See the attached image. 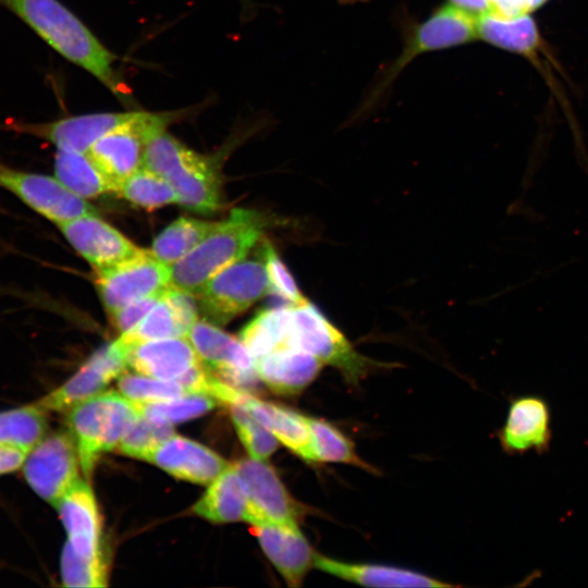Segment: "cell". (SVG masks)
<instances>
[{
  "label": "cell",
  "mask_w": 588,
  "mask_h": 588,
  "mask_svg": "<svg viewBox=\"0 0 588 588\" xmlns=\"http://www.w3.org/2000/svg\"><path fill=\"white\" fill-rule=\"evenodd\" d=\"M261 248L269 282V292H272L293 305H299L307 302L306 297L298 289L292 273L281 260L273 246L270 243L265 242Z\"/></svg>",
  "instance_id": "f35d334b"
},
{
  "label": "cell",
  "mask_w": 588,
  "mask_h": 588,
  "mask_svg": "<svg viewBox=\"0 0 588 588\" xmlns=\"http://www.w3.org/2000/svg\"><path fill=\"white\" fill-rule=\"evenodd\" d=\"M61 233L74 249L94 269L118 264L139 248L117 229L98 218V215L79 217L58 224Z\"/></svg>",
  "instance_id": "e0dca14e"
},
{
  "label": "cell",
  "mask_w": 588,
  "mask_h": 588,
  "mask_svg": "<svg viewBox=\"0 0 588 588\" xmlns=\"http://www.w3.org/2000/svg\"><path fill=\"white\" fill-rule=\"evenodd\" d=\"M118 385L120 393L134 402L167 401L188 393L176 380L158 379L137 372L121 375Z\"/></svg>",
  "instance_id": "8d00e7d4"
},
{
  "label": "cell",
  "mask_w": 588,
  "mask_h": 588,
  "mask_svg": "<svg viewBox=\"0 0 588 588\" xmlns=\"http://www.w3.org/2000/svg\"><path fill=\"white\" fill-rule=\"evenodd\" d=\"M54 506L74 551L83 558H100V514L90 486L78 478Z\"/></svg>",
  "instance_id": "d6986e66"
},
{
  "label": "cell",
  "mask_w": 588,
  "mask_h": 588,
  "mask_svg": "<svg viewBox=\"0 0 588 588\" xmlns=\"http://www.w3.org/2000/svg\"><path fill=\"white\" fill-rule=\"evenodd\" d=\"M241 477L254 514L252 525L271 522L297 526L303 514L271 465L253 457L233 464Z\"/></svg>",
  "instance_id": "4fadbf2b"
},
{
  "label": "cell",
  "mask_w": 588,
  "mask_h": 588,
  "mask_svg": "<svg viewBox=\"0 0 588 588\" xmlns=\"http://www.w3.org/2000/svg\"><path fill=\"white\" fill-rule=\"evenodd\" d=\"M196 107L170 111L138 110L130 121L95 142L86 151L94 164L115 186L144 167L149 142L171 124L193 114Z\"/></svg>",
  "instance_id": "5b68a950"
},
{
  "label": "cell",
  "mask_w": 588,
  "mask_h": 588,
  "mask_svg": "<svg viewBox=\"0 0 588 588\" xmlns=\"http://www.w3.org/2000/svg\"><path fill=\"white\" fill-rule=\"evenodd\" d=\"M56 177L70 191L83 198L115 194V186L94 164L86 154L57 149Z\"/></svg>",
  "instance_id": "83f0119b"
},
{
  "label": "cell",
  "mask_w": 588,
  "mask_h": 588,
  "mask_svg": "<svg viewBox=\"0 0 588 588\" xmlns=\"http://www.w3.org/2000/svg\"><path fill=\"white\" fill-rule=\"evenodd\" d=\"M195 297L169 285L139 323L121 336L131 342L187 336L197 321Z\"/></svg>",
  "instance_id": "44dd1931"
},
{
  "label": "cell",
  "mask_w": 588,
  "mask_h": 588,
  "mask_svg": "<svg viewBox=\"0 0 588 588\" xmlns=\"http://www.w3.org/2000/svg\"><path fill=\"white\" fill-rule=\"evenodd\" d=\"M138 109L120 112H94L59 120L21 124V132L42 138L61 150L86 154L90 146L117 126L133 119Z\"/></svg>",
  "instance_id": "9a60e30c"
},
{
  "label": "cell",
  "mask_w": 588,
  "mask_h": 588,
  "mask_svg": "<svg viewBox=\"0 0 588 588\" xmlns=\"http://www.w3.org/2000/svg\"><path fill=\"white\" fill-rule=\"evenodd\" d=\"M477 20V16L451 3L437 9L424 23L413 29L399 59L391 64L372 89L364 108L372 106L399 73L418 54L464 45L479 38Z\"/></svg>",
  "instance_id": "ba28073f"
},
{
  "label": "cell",
  "mask_w": 588,
  "mask_h": 588,
  "mask_svg": "<svg viewBox=\"0 0 588 588\" xmlns=\"http://www.w3.org/2000/svg\"><path fill=\"white\" fill-rule=\"evenodd\" d=\"M215 222L181 217L169 224L155 240L152 254L167 266L191 253L215 228Z\"/></svg>",
  "instance_id": "f546056e"
},
{
  "label": "cell",
  "mask_w": 588,
  "mask_h": 588,
  "mask_svg": "<svg viewBox=\"0 0 588 588\" xmlns=\"http://www.w3.org/2000/svg\"><path fill=\"white\" fill-rule=\"evenodd\" d=\"M259 379L273 392L293 395L307 388L320 372L323 363L295 347H279L255 360Z\"/></svg>",
  "instance_id": "cb8c5ba5"
},
{
  "label": "cell",
  "mask_w": 588,
  "mask_h": 588,
  "mask_svg": "<svg viewBox=\"0 0 588 588\" xmlns=\"http://www.w3.org/2000/svg\"><path fill=\"white\" fill-rule=\"evenodd\" d=\"M269 292L264 257H244L218 272L197 295L211 323L225 324Z\"/></svg>",
  "instance_id": "52a82bcc"
},
{
  "label": "cell",
  "mask_w": 588,
  "mask_h": 588,
  "mask_svg": "<svg viewBox=\"0 0 588 588\" xmlns=\"http://www.w3.org/2000/svg\"><path fill=\"white\" fill-rule=\"evenodd\" d=\"M450 3L477 17L492 12L489 0H450Z\"/></svg>",
  "instance_id": "7bdbcfd3"
},
{
  "label": "cell",
  "mask_w": 588,
  "mask_h": 588,
  "mask_svg": "<svg viewBox=\"0 0 588 588\" xmlns=\"http://www.w3.org/2000/svg\"><path fill=\"white\" fill-rule=\"evenodd\" d=\"M307 422L311 437L314 462L346 463L367 467L356 454L352 441L333 425L314 417H307Z\"/></svg>",
  "instance_id": "d6a6232c"
},
{
  "label": "cell",
  "mask_w": 588,
  "mask_h": 588,
  "mask_svg": "<svg viewBox=\"0 0 588 588\" xmlns=\"http://www.w3.org/2000/svg\"><path fill=\"white\" fill-rule=\"evenodd\" d=\"M342 4H354L357 2H366L368 0H338Z\"/></svg>",
  "instance_id": "f6af8a7d"
},
{
  "label": "cell",
  "mask_w": 588,
  "mask_h": 588,
  "mask_svg": "<svg viewBox=\"0 0 588 588\" xmlns=\"http://www.w3.org/2000/svg\"><path fill=\"white\" fill-rule=\"evenodd\" d=\"M27 453L17 449L0 446V475L16 470L22 466Z\"/></svg>",
  "instance_id": "60d3db41"
},
{
  "label": "cell",
  "mask_w": 588,
  "mask_h": 588,
  "mask_svg": "<svg viewBox=\"0 0 588 588\" xmlns=\"http://www.w3.org/2000/svg\"><path fill=\"white\" fill-rule=\"evenodd\" d=\"M144 167L164 177L186 209L209 215L220 207V180L213 160L168 131L149 142Z\"/></svg>",
  "instance_id": "3957f363"
},
{
  "label": "cell",
  "mask_w": 588,
  "mask_h": 588,
  "mask_svg": "<svg viewBox=\"0 0 588 588\" xmlns=\"http://www.w3.org/2000/svg\"><path fill=\"white\" fill-rule=\"evenodd\" d=\"M94 270L108 315L137 299L161 293L170 285V267L147 249L139 248L118 264Z\"/></svg>",
  "instance_id": "9c48e42d"
},
{
  "label": "cell",
  "mask_w": 588,
  "mask_h": 588,
  "mask_svg": "<svg viewBox=\"0 0 588 588\" xmlns=\"http://www.w3.org/2000/svg\"><path fill=\"white\" fill-rule=\"evenodd\" d=\"M230 406L234 427L249 457L266 461L277 450L279 440L242 406Z\"/></svg>",
  "instance_id": "74e56055"
},
{
  "label": "cell",
  "mask_w": 588,
  "mask_h": 588,
  "mask_svg": "<svg viewBox=\"0 0 588 588\" xmlns=\"http://www.w3.org/2000/svg\"><path fill=\"white\" fill-rule=\"evenodd\" d=\"M0 187L57 224L97 215L91 205L70 191L57 177L16 170L0 163Z\"/></svg>",
  "instance_id": "8fae6325"
},
{
  "label": "cell",
  "mask_w": 588,
  "mask_h": 588,
  "mask_svg": "<svg viewBox=\"0 0 588 588\" xmlns=\"http://www.w3.org/2000/svg\"><path fill=\"white\" fill-rule=\"evenodd\" d=\"M46 411L36 403L0 413V446L28 453L45 436Z\"/></svg>",
  "instance_id": "4dcf8cb0"
},
{
  "label": "cell",
  "mask_w": 588,
  "mask_h": 588,
  "mask_svg": "<svg viewBox=\"0 0 588 588\" xmlns=\"http://www.w3.org/2000/svg\"><path fill=\"white\" fill-rule=\"evenodd\" d=\"M291 305L259 311L240 332V340L255 358L286 346L291 328Z\"/></svg>",
  "instance_id": "f1b7e54d"
},
{
  "label": "cell",
  "mask_w": 588,
  "mask_h": 588,
  "mask_svg": "<svg viewBox=\"0 0 588 588\" xmlns=\"http://www.w3.org/2000/svg\"><path fill=\"white\" fill-rule=\"evenodd\" d=\"M193 512L212 523L253 522V510L233 464H230L193 506Z\"/></svg>",
  "instance_id": "484cf974"
},
{
  "label": "cell",
  "mask_w": 588,
  "mask_h": 588,
  "mask_svg": "<svg viewBox=\"0 0 588 588\" xmlns=\"http://www.w3.org/2000/svg\"><path fill=\"white\" fill-rule=\"evenodd\" d=\"M61 578L66 587H106L107 568L102 556L87 559L74 551L69 542L61 554Z\"/></svg>",
  "instance_id": "d590c367"
},
{
  "label": "cell",
  "mask_w": 588,
  "mask_h": 588,
  "mask_svg": "<svg viewBox=\"0 0 588 588\" xmlns=\"http://www.w3.org/2000/svg\"><path fill=\"white\" fill-rule=\"evenodd\" d=\"M253 527L265 554L287 585L301 586L314 566L315 552L298 526L259 522Z\"/></svg>",
  "instance_id": "ffe728a7"
},
{
  "label": "cell",
  "mask_w": 588,
  "mask_h": 588,
  "mask_svg": "<svg viewBox=\"0 0 588 588\" xmlns=\"http://www.w3.org/2000/svg\"><path fill=\"white\" fill-rule=\"evenodd\" d=\"M492 5V14L502 17H514L529 13L522 0H489Z\"/></svg>",
  "instance_id": "b9f144b4"
},
{
  "label": "cell",
  "mask_w": 588,
  "mask_h": 588,
  "mask_svg": "<svg viewBox=\"0 0 588 588\" xmlns=\"http://www.w3.org/2000/svg\"><path fill=\"white\" fill-rule=\"evenodd\" d=\"M550 437V412L543 399L526 395L512 401L500 436L505 451L541 452L548 448Z\"/></svg>",
  "instance_id": "7402d4cb"
},
{
  "label": "cell",
  "mask_w": 588,
  "mask_h": 588,
  "mask_svg": "<svg viewBox=\"0 0 588 588\" xmlns=\"http://www.w3.org/2000/svg\"><path fill=\"white\" fill-rule=\"evenodd\" d=\"M117 195L147 210L177 203V196L170 183L145 167L123 180L118 186Z\"/></svg>",
  "instance_id": "1f68e13d"
},
{
  "label": "cell",
  "mask_w": 588,
  "mask_h": 588,
  "mask_svg": "<svg viewBox=\"0 0 588 588\" xmlns=\"http://www.w3.org/2000/svg\"><path fill=\"white\" fill-rule=\"evenodd\" d=\"M68 427L86 478L103 452L117 449L140 416L137 403L115 391L101 392L68 411Z\"/></svg>",
  "instance_id": "277c9868"
},
{
  "label": "cell",
  "mask_w": 588,
  "mask_h": 588,
  "mask_svg": "<svg viewBox=\"0 0 588 588\" xmlns=\"http://www.w3.org/2000/svg\"><path fill=\"white\" fill-rule=\"evenodd\" d=\"M172 434V425L140 415L126 430L117 451L147 461L150 453Z\"/></svg>",
  "instance_id": "e575fe53"
},
{
  "label": "cell",
  "mask_w": 588,
  "mask_h": 588,
  "mask_svg": "<svg viewBox=\"0 0 588 588\" xmlns=\"http://www.w3.org/2000/svg\"><path fill=\"white\" fill-rule=\"evenodd\" d=\"M147 461L173 477L200 485H209L230 465L207 446L175 433L160 443Z\"/></svg>",
  "instance_id": "ac0fdd59"
},
{
  "label": "cell",
  "mask_w": 588,
  "mask_h": 588,
  "mask_svg": "<svg viewBox=\"0 0 588 588\" xmlns=\"http://www.w3.org/2000/svg\"><path fill=\"white\" fill-rule=\"evenodd\" d=\"M240 405L275 436L279 442L307 462H314L307 416L290 408L262 401L238 390L231 405Z\"/></svg>",
  "instance_id": "603a6c76"
},
{
  "label": "cell",
  "mask_w": 588,
  "mask_h": 588,
  "mask_svg": "<svg viewBox=\"0 0 588 588\" xmlns=\"http://www.w3.org/2000/svg\"><path fill=\"white\" fill-rule=\"evenodd\" d=\"M163 292L137 299L109 315L111 323L121 333L132 330L158 303Z\"/></svg>",
  "instance_id": "ab89813d"
},
{
  "label": "cell",
  "mask_w": 588,
  "mask_h": 588,
  "mask_svg": "<svg viewBox=\"0 0 588 588\" xmlns=\"http://www.w3.org/2000/svg\"><path fill=\"white\" fill-rule=\"evenodd\" d=\"M267 223L257 211L233 209L191 253L170 266V285L197 296L218 272L246 257Z\"/></svg>",
  "instance_id": "7a4b0ae2"
},
{
  "label": "cell",
  "mask_w": 588,
  "mask_h": 588,
  "mask_svg": "<svg viewBox=\"0 0 588 588\" xmlns=\"http://www.w3.org/2000/svg\"><path fill=\"white\" fill-rule=\"evenodd\" d=\"M50 48L99 81L118 100L137 109L133 94L115 69L119 57L59 0H1Z\"/></svg>",
  "instance_id": "6da1fadb"
},
{
  "label": "cell",
  "mask_w": 588,
  "mask_h": 588,
  "mask_svg": "<svg viewBox=\"0 0 588 588\" xmlns=\"http://www.w3.org/2000/svg\"><path fill=\"white\" fill-rule=\"evenodd\" d=\"M286 346L303 350L335 367L351 382H357L373 365L308 301L292 304Z\"/></svg>",
  "instance_id": "8992f818"
},
{
  "label": "cell",
  "mask_w": 588,
  "mask_h": 588,
  "mask_svg": "<svg viewBox=\"0 0 588 588\" xmlns=\"http://www.w3.org/2000/svg\"><path fill=\"white\" fill-rule=\"evenodd\" d=\"M218 402L208 394L187 393L167 401L136 403L140 415L173 425L211 411Z\"/></svg>",
  "instance_id": "836d02e7"
},
{
  "label": "cell",
  "mask_w": 588,
  "mask_h": 588,
  "mask_svg": "<svg viewBox=\"0 0 588 588\" xmlns=\"http://www.w3.org/2000/svg\"><path fill=\"white\" fill-rule=\"evenodd\" d=\"M314 566L335 577L369 587H452L411 569L365 563H347L315 553Z\"/></svg>",
  "instance_id": "d4e9b609"
},
{
  "label": "cell",
  "mask_w": 588,
  "mask_h": 588,
  "mask_svg": "<svg viewBox=\"0 0 588 588\" xmlns=\"http://www.w3.org/2000/svg\"><path fill=\"white\" fill-rule=\"evenodd\" d=\"M191 341L201 362L224 382L240 390L252 388L259 379L255 358L241 340L223 332L208 320L191 328Z\"/></svg>",
  "instance_id": "7c38bea8"
},
{
  "label": "cell",
  "mask_w": 588,
  "mask_h": 588,
  "mask_svg": "<svg viewBox=\"0 0 588 588\" xmlns=\"http://www.w3.org/2000/svg\"><path fill=\"white\" fill-rule=\"evenodd\" d=\"M478 37L494 47L535 58L540 47L537 25L528 13L502 17L492 13L477 20Z\"/></svg>",
  "instance_id": "4316f807"
},
{
  "label": "cell",
  "mask_w": 588,
  "mask_h": 588,
  "mask_svg": "<svg viewBox=\"0 0 588 588\" xmlns=\"http://www.w3.org/2000/svg\"><path fill=\"white\" fill-rule=\"evenodd\" d=\"M23 474L29 487L53 506L79 478V458L70 432L45 436L26 455Z\"/></svg>",
  "instance_id": "30bf717a"
},
{
  "label": "cell",
  "mask_w": 588,
  "mask_h": 588,
  "mask_svg": "<svg viewBox=\"0 0 588 588\" xmlns=\"http://www.w3.org/2000/svg\"><path fill=\"white\" fill-rule=\"evenodd\" d=\"M127 366L126 356L117 341L95 352L61 387L36 402L48 411L65 412L101 393Z\"/></svg>",
  "instance_id": "5bb4252c"
},
{
  "label": "cell",
  "mask_w": 588,
  "mask_h": 588,
  "mask_svg": "<svg viewBox=\"0 0 588 588\" xmlns=\"http://www.w3.org/2000/svg\"><path fill=\"white\" fill-rule=\"evenodd\" d=\"M115 341L125 353L127 366L140 375L177 380L203 363L187 336L140 342L120 336Z\"/></svg>",
  "instance_id": "2e32d148"
},
{
  "label": "cell",
  "mask_w": 588,
  "mask_h": 588,
  "mask_svg": "<svg viewBox=\"0 0 588 588\" xmlns=\"http://www.w3.org/2000/svg\"><path fill=\"white\" fill-rule=\"evenodd\" d=\"M528 12L542 7L548 0H522Z\"/></svg>",
  "instance_id": "ee69618b"
}]
</instances>
